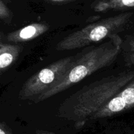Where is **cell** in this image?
Returning <instances> with one entry per match:
<instances>
[{
	"instance_id": "obj_1",
	"label": "cell",
	"mask_w": 134,
	"mask_h": 134,
	"mask_svg": "<svg viewBox=\"0 0 134 134\" xmlns=\"http://www.w3.org/2000/svg\"><path fill=\"white\" fill-rule=\"evenodd\" d=\"M134 79V71L113 74L87 85L67 98L60 105L59 117L74 122L81 128L90 117Z\"/></svg>"
},
{
	"instance_id": "obj_2",
	"label": "cell",
	"mask_w": 134,
	"mask_h": 134,
	"mask_svg": "<svg viewBox=\"0 0 134 134\" xmlns=\"http://www.w3.org/2000/svg\"><path fill=\"white\" fill-rule=\"evenodd\" d=\"M122 43L121 37L117 34L86 51L79 58L75 60L70 68L52 87L34 99V102L38 103L49 99L97 71L111 65L119 56Z\"/></svg>"
},
{
	"instance_id": "obj_3",
	"label": "cell",
	"mask_w": 134,
	"mask_h": 134,
	"mask_svg": "<svg viewBox=\"0 0 134 134\" xmlns=\"http://www.w3.org/2000/svg\"><path fill=\"white\" fill-rule=\"evenodd\" d=\"M132 15L133 13L130 12L123 13L90 24L62 39L56 44V49L75 50L117 35L124 30Z\"/></svg>"
},
{
	"instance_id": "obj_4",
	"label": "cell",
	"mask_w": 134,
	"mask_h": 134,
	"mask_svg": "<svg viewBox=\"0 0 134 134\" xmlns=\"http://www.w3.org/2000/svg\"><path fill=\"white\" fill-rule=\"evenodd\" d=\"M76 58L69 56L54 62L27 80L19 92V99H35L52 87L70 68Z\"/></svg>"
},
{
	"instance_id": "obj_5",
	"label": "cell",
	"mask_w": 134,
	"mask_h": 134,
	"mask_svg": "<svg viewBox=\"0 0 134 134\" xmlns=\"http://www.w3.org/2000/svg\"><path fill=\"white\" fill-rule=\"evenodd\" d=\"M133 107L134 79L92 115L89 120L110 117Z\"/></svg>"
},
{
	"instance_id": "obj_6",
	"label": "cell",
	"mask_w": 134,
	"mask_h": 134,
	"mask_svg": "<svg viewBox=\"0 0 134 134\" xmlns=\"http://www.w3.org/2000/svg\"><path fill=\"white\" fill-rule=\"evenodd\" d=\"M49 26L44 23H33L9 33L7 40L13 43H24L33 40L47 32Z\"/></svg>"
},
{
	"instance_id": "obj_7",
	"label": "cell",
	"mask_w": 134,
	"mask_h": 134,
	"mask_svg": "<svg viewBox=\"0 0 134 134\" xmlns=\"http://www.w3.org/2000/svg\"><path fill=\"white\" fill-rule=\"evenodd\" d=\"M133 7L134 0H95L92 5L94 11L98 13L125 10Z\"/></svg>"
},
{
	"instance_id": "obj_8",
	"label": "cell",
	"mask_w": 134,
	"mask_h": 134,
	"mask_svg": "<svg viewBox=\"0 0 134 134\" xmlns=\"http://www.w3.org/2000/svg\"><path fill=\"white\" fill-rule=\"evenodd\" d=\"M21 51V46L0 43V72L10 66L17 60Z\"/></svg>"
},
{
	"instance_id": "obj_9",
	"label": "cell",
	"mask_w": 134,
	"mask_h": 134,
	"mask_svg": "<svg viewBox=\"0 0 134 134\" xmlns=\"http://www.w3.org/2000/svg\"><path fill=\"white\" fill-rule=\"evenodd\" d=\"M13 17V14L6 5L0 0V22L9 23Z\"/></svg>"
},
{
	"instance_id": "obj_10",
	"label": "cell",
	"mask_w": 134,
	"mask_h": 134,
	"mask_svg": "<svg viewBox=\"0 0 134 134\" xmlns=\"http://www.w3.org/2000/svg\"><path fill=\"white\" fill-rule=\"evenodd\" d=\"M0 134H13L11 130L3 123L0 122Z\"/></svg>"
},
{
	"instance_id": "obj_11",
	"label": "cell",
	"mask_w": 134,
	"mask_h": 134,
	"mask_svg": "<svg viewBox=\"0 0 134 134\" xmlns=\"http://www.w3.org/2000/svg\"><path fill=\"white\" fill-rule=\"evenodd\" d=\"M43 1L50 3H66L79 1V0H43Z\"/></svg>"
},
{
	"instance_id": "obj_12",
	"label": "cell",
	"mask_w": 134,
	"mask_h": 134,
	"mask_svg": "<svg viewBox=\"0 0 134 134\" xmlns=\"http://www.w3.org/2000/svg\"><path fill=\"white\" fill-rule=\"evenodd\" d=\"M128 63L129 65H134V51H131V53L128 56Z\"/></svg>"
},
{
	"instance_id": "obj_13",
	"label": "cell",
	"mask_w": 134,
	"mask_h": 134,
	"mask_svg": "<svg viewBox=\"0 0 134 134\" xmlns=\"http://www.w3.org/2000/svg\"><path fill=\"white\" fill-rule=\"evenodd\" d=\"M36 134H55L52 132H48V131L44 130H37L36 131Z\"/></svg>"
},
{
	"instance_id": "obj_14",
	"label": "cell",
	"mask_w": 134,
	"mask_h": 134,
	"mask_svg": "<svg viewBox=\"0 0 134 134\" xmlns=\"http://www.w3.org/2000/svg\"><path fill=\"white\" fill-rule=\"evenodd\" d=\"M129 45L131 48V51H134V37L129 42Z\"/></svg>"
},
{
	"instance_id": "obj_15",
	"label": "cell",
	"mask_w": 134,
	"mask_h": 134,
	"mask_svg": "<svg viewBox=\"0 0 134 134\" xmlns=\"http://www.w3.org/2000/svg\"><path fill=\"white\" fill-rule=\"evenodd\" d=\"M1 33H0V39H1Z\"/></svg>"
}]
</instances>
